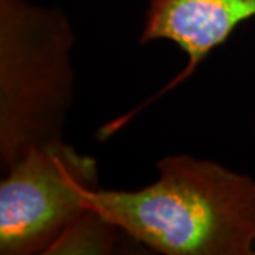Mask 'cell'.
Here are the masks:
<instances>
[{
    "label": "cell",
    "instance_id": "6da1fadb",
    "mask_svg": "<svg viewBox=\"0 0 255 255\" xmlns=\"http://www.w3.org/2000/svg\"><path fill=\"white\" fill-rule=\"evenodd\" d=\"M139 190H102L90 206L132 241L166 255H255V179L189 155L166 156Z\"/></svg>",
    "mask_w": 255,
    "mask_h": 255
},
{
    "label": "cell",
    "instance_id": "7a4b0ae2",
    "mask_svg": "<svg viewBox=\"0 0 255 255\" xmlns=\"http://www.w3.org/2000/svg\"><path fill=\"white\" fill-rule=\"evenodd\" d=\"M74 31L63 11L0 0V156L6 170L27 150L63 139L71 105Z\"/></svg>",
    "mask_w": 255,
    "mask_h": 255
},
{
    "label": "cell",
    "instance_id": "3957f363",
    "mask_svg": "<svg viewBox=\"0 0 255 255\" xmlns=\"http://www.w3.org/2000/svg\"><path fill=\"white\" fill-rule=\"evenodd\" d=\"M0 184V254H47L98 190V163L64 139L27 150Z\"/></svg>",
    "mask_w": 255,
    "mask_h": 255
},
{
    "label": "cell",
    "instance_id": "277c9868",
    "mask_svg": "<svg viewBox=\"0 0 255 255\" xmlns=\"http://www.w3.org/2000/svg\"><path fill=\"white\" fill-rule=\"evenodd\" d=\"M253 17L255 0H149L140 44L169 40L186 54L187 64L146 104L189 80L213 50Z\"/></svg>",
    "mask_w": 255,
    "mask_h": 255
},
{
    "label": "cell",
    "instance_id": "5b68a950",
    "mask_svg": "<svg viewBox=\"0 0 255 255\" xmlns=\"http://www.w3.org/2000/svg\"><path fill=\"white\" fill-rule=\"evenodd\" d=\"M127 234L91 206L48 248L47 254H112Z\"/></svg>",
    "mask_w": 255,
    "mask_h": 255
}]
</instances>
